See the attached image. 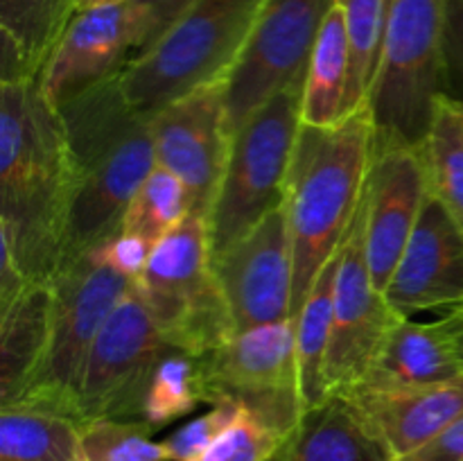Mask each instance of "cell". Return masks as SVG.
Listing matches in <instances>:
<instances>
[{"mask_svg": "<svg viewBox=\"0 0 463 461\" xmlns=\"http://www.w3.org/2000/svg\"><path fill=\"white\" fill-rule=\"evenodd\" d=\"M80 165L61 111L39 77L0 80V242L32 280L61 262Z\"/></svg>", "mask_w": 463, "mask_h": 461, "instance_id": "6da1fadb", "label": "cell"}, {"mask_svg": "<svg viewBox=\"0 0 463 461\" xmlns=\"http://www.w3.org/2000/svg\"><path fill=\"white\" fill-rule=\"evenodd\" d=\"M120 72L59 107L81 176L61 262L120 233L131 199L156 165L154 113L131 102Z\"/></svg>", "mask_w": 463, "mask_h": 461, "instance_id": "7a4b0ae2", "label": "cell"}, {"mask_svg": "<svg viewBox=\"0 0 463 461\" xmlns=\"http://www.w3.org/2000/svg\"><path fill=\"white\" fill-rule=\"evenodd\" d=\"M373 136L369 104L348 113L333 129L301 127L285 193L294 251L292 316L351 233L362 206Z\"/></svg>", "mask_w": 463, "mask_h": 461, "instance_id": "3957f363", "label": "cell"}, {"mask_svg": "<svg viewBox=\"0 0 463 461\" xmlns=\"http://www.w3.org/2000/svg\"><path fill=\"white\" fill-rule=\"evenodd\" d=\"M306 75L267 99L231 136L224 176L208 211L213 258L285 202L303 127Z\"/></svg>", "mask_w": 463, "mask_h": 461, "instance_id": "277c9868", "label": "cell"}, {"mask_svg": "<svg viewBox=\"0 0 463 461\" xmlns=\"http://www.w3.org/2000/svg\"><path fill=\"white\" fill-rule=\"evenodd\" d=\"M267 0H194L145 52L122 68V86L140 111L154 113L181 95L226 80Z\"/></svg>", "mask_w": 463, "mask_h": 461, "instance_id": "5b68a950", "label": "cell"}, {"mask_svg": "<svg viewBox=\"0 0 463 461\" xmlns=\"http://www.w3.org/2000/svg\"><path fill=\"white\" fill-rule=\"evenodd\" d=\"M450 0H389L369 108L375 134L420 145L446 93Z\"/></svg>", "mask_w": 463, "mask_h": 461, "instance_id": "8992f818", "label": "cell"}, {"mask_svg": "<svg viewBox=\"0 0 463 461\" xmlns=\"http://www.w3.org/2000/svg\"><path fill=\"white\" fill-rule=\"evenodd\" d=\"M136 285L170 346L203 357L235 334L202 212H190L158 240Z\"/></svg>", "mask_w": 463, "mask_h": 461, "instance_id": "52a82bcc", "label": "cell"}, {"mask_svg": "<svg viewBox=\"0 0 463 461\" xmlns=\"http://www.w3.org/2000/svg\"><path fill=\"white\" fill-rule=\"evenodd\" d=\"M134 285V278L99 260L93 249L57 267L50 276L52 315L48 355L34 387L16 405L43 407L77 419V387L90 346Z\"/></svg>", "mask_w": 463, "mask_h": 461, "instance_id": "ba28073f", "label": "cell"}, {"mask_svg": "<svg viewBox=\"0 0 463 461\" xmlns=\"http://www.w3.org/2000/svg\"><path fill=\"white\" fill-rule=\"evenodd\" d=\"M167 346L134 285L90 346L77 387V420L140 419L149 378Z\"/></svg>", "mask_w": 463, "mask_h": 461, "instance_id": "9c48e42d", "label": "cell"}, {"mask_svg": "<svg viewBox=\"0 0 463 461\" xmlns=\"http://www.w3.org/2000/svg\"><path fill=\"white\" fill-rule=\"evenodd\" d=\"M208 405L238 400L294 429L303 414L297 319L242 330L202 357Z\"/></svg>", "mask_w": 463, "mask_h": 461, "instance_id": "30bf717a", "label": "cell"}, {"mask_svg": "<svg viewBox=\"0 0 463 461\" xmlns=\"http://www.w3.org/2000/svg\"><path fill=\"white\" fill-rule=\"evenodd\" d=\"M335 0H267L247 45L224 80L231 136L279 90L307 72L312 48Z\"/></svg>", "mask_w": 463, "mask_h": 461, "instance_id": "8fae6325", "label": "cell"}, {"mask_svg": "<svg viewBox=\"0 0 463 461\" xmlns=\"http://www.w3.org/2000/svg\"><path fill=\"white\" fill-rule=\"evenodd\" d=\"M401 319L371 276L362 202L351 233L344 240L335 283L333 334L326 357V384L330 396L346 393L366 378L384 339Z\"/></svg>", "mask_w": 463, "mask_h": 461, "instance_id": "7c38bea8", "label": "cell"}, {"mask_svg": "<svg viewBox=\"0 0 463 461\" xmlns=\"http://www.w3.org/2000/svg\"><path fill=\"white\" fill-rule=\"evenodd\" d=\"M430 194L420 145L373 136L364 183L366 258L373 283L384 292Z\"/></svg>", "mask_w": 463, "mask_h": 461, "instance_id": "4fadbf2b", "label": "cell"}, {"mask_svg": "<svg viewBox=\"0 0 463 461\" xmlns=\"http://www.w3.org/2000/svg\"><path fill=\"white\" fill-rule=\"evenodd\" d=\"M235 333L294 319V251L285 202L213 258Z\"/></svg>", "mask_w": 463, "mask_h": 461, "instance_id": "5bb4252c", "label": "cell"}, {"mask_svg": "<svg viewBox=\"0 0 463 461\" xmlns=\"http://www.w3.org/2000/svg\"><path fill=\"white\" fill-rule=\"evenodd\" d=\"M156 163L179 176L193 199V212L208 217L229 161L224 80L181 95L154 111Z\"/></svg>", "mask_w": 463, "mask_h": 461, "instance_id": "9a60e30c", "label": "cell"}, {"mask_svg": "<svg viewBox=\"0 0 463 461\" xmlns=\"http://www.w3.org/2000/svg\"><path fill=\"white\" fill-rule=\"evenodd\" d=\"M384 296L401 316L463 307V230L432 193Z\"/></svg>", "mask_w": 463, "mask_h": 461, "instance_id": "2e32d148", "label": "cell"}, {"mask_svg": "<svg viewBox=\"0 0 463 461\" xmlns=\"http://www.w3.org/2000/svg\"><path fill=\"white\" fill-rule=\"evenodd\" d=\"M136 54V25L127 3L81 9L39 75L45 98L61 107L72 95L116 75Z\"/></svg>", "mask_w": 463, "mask_h": 461, "instance_id": "e0dca14e", "label": "cell"}, {"mask_svg": "<svg viewBox=\"0 0 463 461\" xmlns=\"http://www.w3.org/2000/svg\"><path fill=\"white\" fill-rule=\"evenodd\" d=\"M351 400L393 459L411 455L432 441L463 411V375L430 387H369L339 393Z\"/></svg>", "mask_w": 463, "mask_h": 461, "instance_id": "ac0fdd59", "label": "cell"}, {"mask_svg": "<svg viewBox=\"0 0 463 461\" xmlns=\"http://www.w3.org/2000/svg\"><path fill=\"white\" fill-rule=\"evenodd\" d=\"M461 375L457 324L455 316L446 312L439 321H428V324L402 316L387 334L369 373L360 384L430 387V384L450 382Z\"/></svg>", "mask_w": 463, "mask_h": 461, "instance_id": "d6986e66", "label": "cell"}, {"mask_svg": "<svg viewBox=\"0 0 463 461\" xmlns=\"http://www.w3.org/2000/svg\"><path fill=\"white\" fill-rule=\"evenodd\" d=\"M50 315V280H34L0 307V407L16 405L34 387L48 355Z\"/></svg>", "mask_w": 463, "mask_h": 461, "instance_id": "ffe728a7", "label": "cell"}, {"mask_svg": "<svg viewBox=\"0 0 463 461\" xmlns=\"http://www.w3.org/2000/svg\"><path fill=\"white\" fill-rule=\"evenodd\" d=\"M271 461H396L346 396L301 414Z\"/></svg>", "mask_w": 463, "mask_h": 461, "instance_id": "44dd1931", "label": "cell"}, {"mask_svg": "<svg viewBox=\"0 0 463 461\" xmlns=\"http://www.w3.org/2000/svg\"><path fill=\"white\" fill-rule=\"evenodd\" d=\"M81 0H0L3 80L39 77Z\"/></svg>", "mask_w": 463, "mask_h": 461, "instance_id": "7402d4cb", "label": "cell"}, {"mask_svg": "<svg viewBox=\"0 0 463 461\" xmlns=\"http://www.w3.org/2000/svg\"><path fill=\"white\" fill-rule=\"evenodd\" d=\"M348 81H351V39L342 7L333 3L307 63L303 86V125L333 129L348 116Z\"/></svg>", "mask_w": 463, "mask_h": 461, "instance_id": "603a6c76", "label": "cell"}, {"mask_svg": "<svg viewBox=\"0 0 463 461\" xmlns=\"http://www.w3.org/2000/svg\"><path fill=\"white\" fill-rule=\"evenodd\" d=\"M0 461H84L81 423L43 407H0Z\"/></svg>", "mask_w": 463, "mask_h": 461, "instance_id": "cb8c5ba5", "label": "cell"}, {"mask_svg": "<svg viewBox=\"0 0 463 461\" xmlns=\"http://www.w3.org/2000/svg\"><path fill=\"white\" fill-rule=\"evenodd\" d=\"M344 247V244H342ZM342 249L330 258L312 283L307 298L297 312V357L298 382H301L303 411L321 405L330 398L326 384V357H328L330 334H333L335 283Z\"/></svg>", "mask_w": 463, "mask_h": 461, "instance_id": "d4e9b609", "label": "cell"}, {"mask_svg": "<svg viewBox=\"0 0 463 461\" xmlns=\"http://www.w3.org/2000/svg\"><path fill=\"white\" fill-rule=\"evenodd\" d=\"M428 185L434 199L463 230V102L441 93L420 143Z\"/></svg>", "mask_w": 463, "mask_h": 461, "instance_id": "484cf974", "label": "cell"}, {"mask_svg": "<svg viewBox=\"0 0 463 461\" xmlns=\"http://www.w3.org/2000/svg\"><path fill=\"white\" fill-rule=\"evenodd\" d=\"M203 402L208 405L202 357L167 346L149 378L140 420L161 429L193 414Z\"/></svg>", "mask_w": 463, "mask_h": 461, "instance_id": "4316f807", "label": "cell"}, {"mask_svg": "<svg viewBox=\"0 0 463 461\" xmlns=\"http://www.w3.org/2000/svg\"><path fill=\"white\" fill-rule=\"evenodd\" d=\"M190 212H193V199L184 181L156 163L127 208L122 233L138 235L156 244Z\"/></svg>", "mask_w": 463, "mask_h": 461, "instance_id": "83f0119b", "label": "cell"}, {"mask_svg": "<svg viewBox=\"0 0 463 461\" xmlns=\"http://www.w3.org/2000/svg\"><path fill=\"white\" fill-rule=\"evenodd\" d=\"M335 3L342 7L348 39H351V81H348L346 108L348 113H353L369 102L373 89L389 0H335Z\"/></svg>", "mask_w": 463, "mask_h": 461, "instance_id": "f1b7e54d", "label": "cell"}, {"mask_svg": "<svg viewBox=\"0 0 463 461\" xmlns=\"http://www.w3.org/2000/svg\"><path fill=\"white\" fill-rule=\"evenodd\" d=\"M156 429L140 419H98L81 425L84 461H170Z\"/></svg>", "mask_w": 463, "mask_h": 461, "instance_id": "f546056e", "label": "cell"}, {"mask_svg": "<svg viewBox=\"0 0 463 461\" xmlns=\"http://www.w3.org/2000/svg\"><path fill=\"white\" fill-rule=\"evenodd\" d=\"M292 429L242 407L235 423L193 461H271Z\"/></svg>", "mask_w": 463, "mask_h": 461, "instance_id": "4dcf8cb0", "label": "cell"}, {"mask_svg": "<svg viewBox=\"0 0 463 461\" xmlns=\"http://www.w3.org/2000/svg\"><path fill=\"white\" fill-rule=\"evenodd\" d=\"M242 407V402L224 398V400L213 402L211 409L199 414L197 419L176 428L170 437L163 438V447L170 461H193L194 456L202 455L235 423Z\"/></svg>", "mask_w": 463, "mask_h": 461, "instance_id": "1f68e13d", "label": "cell"}, {"mask_svg": "<svg viewBox=\"0 0 463 461\" xmlns=\"http://www.w3.org/2000/svg\"><path fill=\"white\" fill-rule=\"evenodd\" d=\"M193 3L194 0H127L136 25V54L152 48Z\"/></svg>", "mask_w": 463, "mask_h": 461, "instance_id": "d6a6232c", "label": "cell"}, {"mask_svg": "<svg viewBox=\"0 0 463 461\" xmlns=\"http://www.w3.org/2000/svg\"><path fill=\"white\" fill-rule=\"evenodd\" d=\"M154 247H156V244L147 242V240L138 238V235L122 233L120 230V233L113 235L111 240L98 244L93 251L98 253L99 260L107 262L109 267H113V269L120 271V274L129 276V278L138 280L140 274L145 271V267H147Z\"/></svg>", "mask_w": 463, "mask_h": 461, "instance_id": "836d02e7", "label": "cell"}, {"mask_svg": "<svg viewBox=\"0 0 463 461\" xmlns=\"http://www.w3.org/2000/svg\"><path fill=\"white\" fill-rule=\"evenodd\" d=\"M446 93L463 102V0H450L448 12Z\"/></svg>", "mask_w": 463, "mask_h": 461, "instance_id": "e575fe53", "label": "cell"}, {"mask_svg": "<svg viewBox=\"0 0 463 461\" xmlns=\"http://www.w3.org/2000/svg\"><path fill=\"white\" fill-rule=\"evenodd\" d=\"M398 461H463V411L432 441Z\"/></svg>", "mask_w": 463, "mask_h": 461, "instance_id": "d590c367", "label": "cell"}, {"mask_svg": "<svg viewBox=\"0 0 463 461\" xmlns=\"http://www.w3.org/2000/svg\"><path fill=\"white\" fill-rule=\"evenodd\" d=\"M452 316H455V324H457V351H459V360L463 366V307L459 310H452Z\"/></svg>", "mask_w": 463, "mask_h": 461, "instance_id": "8d00e7d4", "label": "cell"}, {"mask_svg": "<svg viewBox=\"0 0 463 461\" xmlns=\"http://www.w3.org/2000/svg\"><path fill=\"white\" fill-rule=\"evenodd\" d=\"M127 0H81L80 3V12L81 9H93V7H107V5H122Z\"/></svg>", "mask_w": 463, "mask_h": 461, "instance_id": "74e56055", "label": "cell"}]
</instances>
